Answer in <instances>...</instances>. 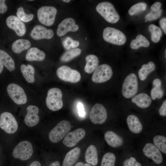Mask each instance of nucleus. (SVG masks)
<instances>
[{
	"mask_svg": "<svg viewBox=\"0 0 166 166\" xmlns=\"http://www.w3.org/2000/svg\"><path fill=\"white\" fill-rule=\"evenodd\" d=\"M161 4L159 2H156L153 3L151 6V10L158 11L161 9Z\"/></svg>",
	"mask_w": 166,
	"mask_h": 166,
	"instance_id": "nucleus-44",
	"label": "nucleus"
},
{
	"mask_svg": "<svg viewBox=\"0 0 166 166\" xmlns=\"http://www.w3.org/2000/svg\"><path fill=\"white\" fill-rule=\"evenodd\" d=\"M143 152L145 156L157 164H160L163 161V158L160 151L152 143H148L146 144Z\"/></svg>",
	"mask_w": 166,
	"mask_h": 166,
	"instance_id": "nucleus-16",
	"label": "nucleus"
},
{
	"mask_svg": "<svg viewBox=\"0 0 166 166\" xmlns=\"http://www.w3.org/2000/svg\"><path fill=\"white\" fill-rule=\"evenodd\" d=\"M104 138L107 143L111 146L117 148L122 145L124 143L122 138L112 131H108L104 135Z\"/></svg>",
	"mask_w": 166,
	"mask_h": 166,
	"instance_id": "nucleus-19",
	"label": "nucleus"
},
{
	"mask_svg": "<svg viewBox=\"0 0 166 166\" xmlns=\"http://www.w3.org/2000/svg\"><path fill=\"white\" fill-rule=\"evenodd\" d=\"M54 34V32L52 30L47 29L44 26L41 25L35 26L30 33L31 37L35 40L50 39L53 37Z\"/></svg>",
	"mask_w": 166,
	"mask_h": 166,
	"instance_id": "nucleus-17",
	"label": "nucleus"
},
{
	"mask_svg": "<svg viewBox=\"0 0 166 166\" xmlns=\"http://www.w3.org/2000/svg\"><path fill=\"white\" fill-rule=\"evenodd\" d=\"M148 29L151 33V39L154 42H158L162 35V32L161 29L157 26L153 24L150 25Z\"/></svg>",
	"mask_w": 166,
	"mask_h": 166,
	"instance_id": "nucleus-33",
	"label": "nucleus"
},
{
	"mask_svg": "<svg viewBox=\"0 0 166 166\" xmlns=\"http://www.w3.org/2000/svg\"><path fill=\"white\" fill-rule=\"evenodd\" d=\"M116 160L114 154L111 152L106 153L102 157L101 166H115Z\"/></svg>",
	"mask_w": 166,
	"mask_h": 166,
	"instance_id": "nucleus-35",
	"label": "nucleus"
},
{
	"mask_svg": "<svg viewBox=\"0 0 166 166\" xmlns=\"http://www.w3.org/2000/svg\"><path fill=\"white\" fill-rule=\"evenodd\" d=\"M162 12V10L161 9L158 11L151 10L149 13L145 15V19L148 21H152L156 20L160 17Z\"/></svg>",
	"mask_w": 166,
	"mask_h": 166,
	"instance_id": "nucleus-38",
	"label": "nucleus"
},
{
	"mask_svg": "<svg viewBox=\"0 0 166 166\" xmlns=\"http://www.w3.org/2000/svg\"><path fill=\"white\" fill-rule=\"evenodd\" d=\"M21 72L26 81L29 83H33L35 81V71L34 67L31 65H27L22 64L20 67Z\"/></svg>",
	"mask_w": 166,
	"mask_h": 166,
	"instance_id": "nucleus-28",
	"label": "nucleus"
},
{
	"mask_svg": "<svg viewBox=\"0 0 166 166\" xmlns=\"http://www.w3.org/2000/svg\"><path fill=\"white\" fill-rule=\"evenodd\" d=\"M71 128V124L68 121L64 120L61 121L50 132L49 140L52 143L58 142L67 134Z\"/></svg>",
	"mask_w": 166,
	"mask_h": 166,
	"instance_id": "nucleus-5",
	"label": "nucleus"
},
{
	"mask_svg": "<svg viewBox=\"0 0 166 166\" xmlns=\"http://www.w3.org/2000/svg\"><path fill=\"white\" fill-rule=\"evenodd\" d=\"M6 24L8 27L13 30L19 36H22L26 33V29L25 24L15 15H10L7 18Z\"/></svg>",
	"mask_w": 166,
	"mask_h": 166,
	"instance_id": "nucleus-14",
	"label": "nucleus"
},
{
	"mask_svg": "<svg viewBox=\"0 0 166 166\" xmlns=\"http://www.w3.org/2000/svg\"><path fill=\"white\" fill-rule=\"evenodd\" d=\"M103 37L105 41L118 45H124L126 41V37L122 32L111 27H107L104 29Z\"/></svg>",
	"mask_w": 166,
	"mask_h": 166,
	"instance_id": "nucleus-4",
	"label": "nucleus"
},
{
	"mask_svg": "<svg viewBox=\"0 0 166 166\" xmlns=\"http://www.w3.org/2000/svg\"><path fill=\"white\" fill-rule=\"evenodd\" d=\"M73 39L70 37H68L63 41L62 44L64 47L67 50H69L71 48Z\"/></svg>",
	"mask_w": 166,
	"mask_h": 166,
	"instance_id": "nucleus-40",
	"label": "nucleus"
},
{
	"mask_svg": "<svg viewBox=\"0 0 166 166\" xmlns=\"http://www.w3.org/2000/svg\"><path fill=\"white\" fill-rule=\"evenodd\" d=\"M7 90L9 96L17 104H24L27 102L26 95L22 88L19 85L10 84L8 85Z\"/></svg>",
	"mask_w": 166,
	"mask_h": 166,
	"instance_id": "nucleus-11",
	"label": "nucleus"
},
{
	"mask_svg": "<svg viewBox=\"0 0 166 166\" xmlns=\"http://www.w3.org/2000/svg\"><path fill=\"white\" fill-rule=\"evenodd\" d=\"M131 101L137 106L141 108L149 107L152 103L151 97L146 93H143L134 96L132 98Z\"/></svg>",
	"mask_w": 166,
	"mask_h": 166,
	"instance_id": "nucleus-20",
	"label": "nucleus"
},
{
	"mask_svg": "<svg viewBox=\"0 0 166 166\" xmlns=\"http://www.w3.org/2000/svg\"><path fill=\"white\" fill-rule=\"evenodd\" d=\"M160 115L163 117L166 116V100H164L163 102L162 105L159 110Z\"/></svg>",
	"mask_w": 166,
	"mask_h": 166,
	"instance_id": "nucleus-42",
	"label": "nucleus"
},
{
	"mask_svg": "<svg viewBox=\"0 0 166 166\" xmlns=\"http://www.w3.org/2000/svg\"><path fill=\"white\" fill-rule=\"evenodd\" d=\"M138 87L136 75L134 73H131L126 77L123 82L122 94L126 98L133 97L137 93Z\"/></svg>",
	"mask_w": 166,
	"mask_h": 166,
	"instance_id": "nucleus-3",
	"label": "nucleus"
},
{
	"mask_svg": "<svg viewBox=\"0 0 166 166\" xmlns=\"http://www.w3.org/2000/svg\"><path fill=\"white\" fill-rule=\"evenodd\" d=\"M154 145L158 149L164 153H166V137L161 135H157L153 139Z\"/></svg>",
	"mask_w": 166,
	"mask_h": 166,
	"instance_id": "nucleus-34",
	"label": "nucleus"
},
{
	"mask_svg": "<svg viewBox=\"0 0 166 166\" xmlns=\"http://www.w3.org/2000/svg\"><path fill=\"white\" fill-rule=\"evenodd\" d=\"M3 68V65L0 60V74L2 72Z\"/></svg>",
	"mask_w": 166,
	"mask_h": 166,
	"instance_id": "nucleus-50",
	"label": "nucleus"
},
{
	"mask_svg": "<svg viewBox=\"0 0 166 166\" xmlns=\"http://www.w3.org/2000/svg\"><path fill=\"white\" fill-rule=\"evenodd\" d=\"M45 57V53L36 47H32L27 51L26 59L29 61H43Z\"/></svg>",
	"mask_w": 166,
	"mask_h": 166,
	"instance_id": "nucleus-23",
	"label": "nucleus"
},
{
	"mask_svg": "<svg viewBox=\"0 0 166 166\" xmlns=\"http://www.w3.org/2000/svg\"><path fill=\"white\" fill-rule=\"evenodd\" d=\"M56 8L52 6H42L37 11V17L39 22L47 26L53 24L57 13Z\"/></svg>",
	"mask_w": 166,
	"mask_h": 166,
	"instance_id": "nucleus-6",
	"label": "nucleus"
},
{
	"mask_svg": "<svg viewBox=\"0 0 166 166\" xmlns=\"http://www.w3.org/2000/svg\"><path fill=\"white\" fill-rule=\"evenodd\" d=\"M33 152L31 143L27 140H23L20 142L14 148L12 155L15 158L26 160L31 156Z\"/></svg>",
	"mask_w": 166,
	"mask_h": 166,
	"instance_id": "nucleus-7",
	"label": "nucleus"
},
{
	"mask_svg": "<svg viewBox=\"0 0 166 166\" xmlns=\"http://www.w3.org/2000/svg\"><path fill=\"white\" fill-rule=\"evenodd\" d=\"M81 153V149L77 147L66 154L62 163V166H72L77 161Z\"/></svg>",
	"mask_w": 166,
	"mask_h": 166,
	"instance_id": "nucleus-21",
	"label": "nucleus"
},
{
	"mask_svg": "<svg viewBox=\"0 0 166 166\" xmlns=\"http://www.w3.org/2000/svg\"><path fill=\"white\" fill-rule=\"evenodd\" d=\"M89 117L93 123L102 124L106 121L107 118V114L106 109L102 105L96 103L92 108Z\"/></svg>",
	"mask_w": 166,
	"mask_h": 166,
	"instance_id": "nucleus-12",
	"label": "nucleus"
},
{
	"mask_svg": "<svg viewBox=\"0 0 166 166\" xmlns=\"http://www.w3.org/2000/svg\"><path fill=\"white\" fill-rule=\"evenodd\" d=\"M85 59L86 63L85 67V71L88 73H91L98 66L99 62L98 58L96 55L90 54L87 55Z\"/></svg>",
	"mask_w": 166,
	"mask_h": 166,
	"instance_id": "nucleus-25",
	"label": "nucleus"
},
{
	"mask_svg": "<svg viewBox=\"0 0 166 166\" xmlns=\"http://www.w3.org/2000/svg\"><path fill=\"white\" fill-rule=\"evenodd\" d=\"M30 166H41V164L39 161H35L33 162Z\"/></svg>",
	"mask_w": 166,
	"mask_h": 166,
	"instance_id": "nucleus-48",
	"label": "nucleus"
},
{
	"mask_svg": "<svg viewBox=\"0 0 166 166\" xmlns=\"http://www.w3.org/2000/svg\"><path fill=\"white\" fill-rule=\"evenodd\" d=\"M49 166H60V164L58 161H56L52 163Z\"/></svg>",
	"mask_w": 166,
	"mask_h": 166,
	"instance_id": "nucleus-49",
	"label": "nucleus"
},
{
	"mask_svg": "<svg viewBox=\"0 0 166 166\" xmlns=\"http://www.w3.org/2000/svg\"><path fill=\"white\" fill-rule=\"evenodd\" d=\"M30 1H33V0H29Z\"/></svg>",
	"mask_w": 166,
	"mask_h": 166,
	"instance_id": "nucleus-52",
	"label": "nucleus"
},
{
	"mask_svg": "<svg viewBox=\"0 0 166 166\" xmlns=\"http://www.w3.org/2000/svg\"><path fill=\"white\" fill-rule=\"evenodd\" d=\"M16 15L20 20L25 22H28L31 21L34 17L33 14H27L25 13L23 8L22 6L18 9Z\"/></svg>",
	"mask_w": 166,
	"mask_h": 166,
	"instance_id": "nucleus-37",
	"label": "nucleus"
},
{
	"mask_svg": "<svg viewBox=\"0 0 166 166\" xmlns=\"http://www.w3.org/2000/svg\"><path fill=\"white\" fill-rule=\"evenodd\" d=\"M26 110L27 114L24 119L25 124L29 127L36 125L39 121L38 108L35 106L30 105L27 107Z\"/></svg>",
	"mask_w": 166,
	"mask_h": 166,
	"instance_id": "nucleus-18",
	"label": "nucleus"
},
{
	"mask_svg": "<svg viewBox=\"0 0 166 166\" xmlns=\"http://www.w3.org/2000/svg\"><path fill=\"white\" fill-rule=\"evenodd\" d=\"M153 88L151 91V96L153 100L159 99L163 97L164 91L162 88V82L159 78H156L153 81Z\"/></svg>",
	"mask_w": 166,
	"mask_h": 166,
	"instance_id": "nucleus-26",
	"label": "nucleus"
},
{
	"mask_svg": "<svg viewBox=\"0 0 166 166\" xmlns=\"http://www.w3.org/2000/svg\"><path fill=\"white\" fill-rule=\"evenodd\" d=\"M113 75V72L110 65L103 64L98 66L93 72L91 79L96 83H102L109 80Z\"/></svg>",
	"mask_w": 166,
	"mask_h": 166,
	"instance_id": "nucleus-10",
	"label": "nucleus"
},
{
	"mask_svg": "<svg viewBox=\"0 0 166 166\" xmlns=\"http://www.w3.org/2000/svg\"><path fill=\"white\" fill-rule=\"evenodd\" d=\"M160 25L165 34H166V18H164L161 19L159 21Z\"/></svg>",
	"mask_w": 166,
	"mask_h": 166,
	"instance_id": "nucleus-45",
	"label": "nucleus"
},
{
	"mask_svg": "<svg viewBox=\"0 0 166 166\" xmlns=\"http://www.w3.org/2000/svg\"><path fill=\"white\" fill-rule=\"evenodd\" d=\"M123 166H142V165L140 163L137 162L135 158L131 157L124 161Z\"/></svg>",
	"mask_w": 166,
	"mask_h": 166,
	"instance_id": "nucleus-39",
	"label": "nucleus"
},
{
	"mask_svg": "<svg viewBox=\"0 0 166 166\" xmlns=\"http://www.w3.org/2000/svg\"><path fill=\"white\" fill-rule=\"evenodd\" d=\"M79 42L78 41L73 40L71 47L73 49L76 48L79 46Z\"/></svg>",
	"mask_w": 166,
	"mask_h": 166,
	"instance_id": "nucleus-46",
	"label": "nucleus"
},
{
	"mask_svg": "<svg viewBox=\"0 0 166 166\" xmlns=\"http://www.w3.org/2000/svg\"><path fill=\"white\" fill-rule=\"evenodd\" d=\"M150 43L147 39L141 34L137 35L136 39H133L130 43L131 48L134 49H137L141 47H147L149 46Z\"/></svg>",
	"mask_w": 166,
	"mask_h": 166,
	"instance_id": "nucleus-31",
	"label": "nucleus"
},
{
	"mask_svg": "<svg viewBox=\"0 0 166 166\" xmlns=\"http://www.w3.org/2000/svg\"><path fill=\"white\" fill-rule=\"evenodd\" d=\"M74 20L67 18L63 20L58 25L57 31L58 36L62 37L69 31L76 32L79 29V26L75 24Z\"/></svg>",
	"mask_w": 166,
	"mask_h": 166,
	"instance_id": "nucleus-15",
	"label": "nucleus"
},
{
	"mask_svg": "<svg viewBox=\"0 0 166 166\" xmlns=\"http://www.w3.org/2000/svg\"><path fill=\"white\" fill-rule=\"evenodd\" d=\"M147 7V4L144 2H140L132 6L128 11L130 16L138 14L145 10Z\"/></svg>",
	"mask_w": 166,
	"mask_h": 166,
	"instance_id": "nucleus-36",
	"label": "nucleus"
},
{
	"mask_svg": "<svg viewBox=\"0 0 166 166\" xmlns=\"http://www.w3.org/2000/svg\"><path fill=\"white\" fill-rule=\"evenodd\" d=\"M75 166H92L88 163H84L82 162H79L76 164Z\"/></svg>",
	"mask_w": 166,
	"mask_h": 166,
	"instance_id": "nucleus-47",
	"label": "nucleus"
},
{
	"mask_svg": "<svg viewBox=\"0 0 166 166\" xmlns=\"http://www.w3.org/2000/svg\"><path fill=\"white\" fill-rule=\"evenodd\" d=\"M62 93L61 90L57 88L49 89L46 98V104L48 108L53 111H57L62 107Z\"/></svg>",
	"mask_w": 166,
	"mask_h": 166,
	"instance_id": "nucleus-2",
	"label": "nucleus"
},
{
	"mask_svg": "<svg viewBox=\"0 0 166 166\" xmlns=\"http://www.w3.org/2000/svg\"><path fill=\"white\" fill-rule=\"evenodd\" d=\"M81 52V50L78 48L68 50L61 56L60 60L63 62L69 61L79 55Z\"/></svg>",
	"mask_w": 166,
	"mask_h": 166,
	"instance_id": "nucleus-32",
	"label": "nucleus"
},
{
	"mask_svg": "<svg viewBox=\"0 0 166 166\" xmlns=\"http://www.w3.org/2000/svg\"><path fill=\"white\" fill-rule=\"evenodd\" d=\"M0 60L6 69L10 72L15 69L14 62L10 56L5 51L0 49Z\"/></svg>",
	"mask_w": 166,
	"mask_h": 166,
	"instance_id": "nucleus-29",
	"label": "nucleus"
},
{
	"mask_svg": "<svg viewBox=\"0 0 166 166\" xmlns=\"http://www.w3.org/2000/svg\"><path fill=\"white\" fill-rule=\"evenodd\" d=\"M31 46L30 42L27 39H20L15 41L12 44V49L16 53H20L28 49Z\"/></svg>",
	"mask_w": 166,
	"mask_h": 166,
	"instance_id": "nucleus-27",
	"label": "nucleus"
},
{
	"mask_svg": "<svg viewBox=\"0 0 166 166\" xmlns=\"http://www.w3.org/2000/svg\"><path fill=\"white\" fill-rule=\"evenodd\" d=\"M85 158V161L88 164L93 166L97 164L98 162L97 151L94 145H91L87 148Z\"/></svg>",
	"mask_w": 166,
	"mask_h": 166,
	"instance_id": "nucleus-24",
	"label": "nucleus"
},
{
	"mask_svg": "<svg viewBox=\"0 0 166 166\" xmlns=\"http://www.w3.org/2000/svg\"><path fill=\"white\" fill-rule=\"evenodd\" d=\"M56 74L61 80L72 83L78 82L81 79V75L78 71L66 65H63L58 68Z\"/></svg>",
	"mask_w": 166,
	"mask_h": 166,
	"instance_id": "nucleus-8",
	"label": "nucleus"
},
{
	"mask_svg": "<svg viewBox=\"0 0 166 166\" xmlns=\"http://www.w3.org/2000/svg\"><path fill=\"white\" fill-rule=\"evenodd\" d=\"M97 11L108 22L115 23L120 17L112 4L108 2L99 3L96 7Z\"/></svg>",
	"mask_w": 166,
	"mask_h": 166,
	"instance_id": "nucleus-1",
	"label": "nucleus"
},
{
	"mask_svg": "<svg viewBox=\"0 0 166 166\" xmlns=\"http://www.w3.org/2000/svg\"><path fill=\"white\" fill-rule=\"evenodd\" d=\"M70 0H63V1L64 2H70Z\"/></svg>",
	"mask_w": 166,
	"mask_h": 166,
	"instance_id": "nucleus-51",
	"label": "nucleus"
},
{
	"mask_svg": "<svg viewBox=\"0 0 166 166\" xmlns=\"http://www.w3.org/2000/svg\"><path fill=\"white\" fill-rule=\"evenodd\" d=\"M85 132L82 128H79L68 133L63 139V144L68 147L74 146L85 136Z\"/></svg>",
	"mask_w": 166,
	"mask_h": 166,
	"instance_id": "nucleus-13",
	"label": "nucleus"
},
{
	"mask_svg": "<svg viewBox=\"0 0 166 166\" xmlns=\"http://www.w3.org/2000/svg\"><path fill=\"white\" fill-rule=\"evenodd\" d=\"M87 39V38H85V39L86 40V39Z\"/></svg>",
	"mask_w": 166,
	"mask_h": 166,
	"instance_id": "nucleus-53",
	"label": "nucleus"
},
{
	"mask_svg": "<svg viewBox=\"0 0 166 166\" xmlns=\"http://www.w3.org/2000/svg\"><path fill=\"white\" fill-rule=\"evenodd\" d=\"M155 69V65L152 61L149 62L147 64L142 65L138 72L140 79L142 81L145 80L148 75L153 71Z\"/></svg>",
	"mask_w": 166,
	"mask_h": 166,
	"instance_id": "nucleus-30",
	"label": "nucleus"
},
{
	"mask_svg": "<svg viewBox=\"0 0 166 166\" xmlns=\"http://www.w3.org/2000/svg\"><path fill=\"white\" fill-rule=\"evenodd\" d=\"M77 107L79 116L81 117H84L85 115V112L82 104L81 103L79 102L77 105Z\"/></svg>",
	"mask_w": 166,
	"mask_h": 166,
	"instance_id": "nucleus-41",
	"label": "nucleus"
},
{
	"mask_svg": "<svg viewBox=\"0 0 166 166\" xmlns=\"http://www.w3.org/2000/svg\"><path fill=\"white\" fill-rule=\"evenodd\" d=\"M18 123L14 116L10 113L4 112L0 116V127L6 132L13 134L17 131Z\"/></svg>",
	"mask_w": 166,
	"mask_h": 166,
	"instance_id": "nucleus-9",
	"label": "nucleus"
},
{
	"mask_svg": "<svg viewBox=\"0 0 166 166\" xmlns=\"http://www.w3.org/2000/svg\"><path fill=\"white\" fill-rule=\"evenodd\" d=\"M127 122L129 129L132 132L138 134L142 131V124L136 116L134 115H129L127 118Z\"/></svg>",
	"mask_w": 166,
	"mask_h": 166,
	"instance_id": "nucleus-22",
	"label": "nucleus"
},
{
	"mask_svg": "<svg viewBox=\"0 0 166 166\" xmlns=\"http://www.w3.org/2000/svg\"><path fill=\"white\" fill-rule=\"evenodd\" d=\"M5 1V0H0V14L5 13L7 10L8 7Z\"/></svg>",
	"mask_w": 166,
	"mask_h": 166,
	"instance_id": "nucleus-43",
	"label": "nucleus"
}]
</instances>
